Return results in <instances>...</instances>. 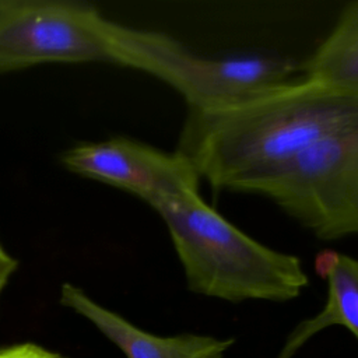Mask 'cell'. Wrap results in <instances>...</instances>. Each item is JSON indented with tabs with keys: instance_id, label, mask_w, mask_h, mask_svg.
I'll return each mask as SVG.
<instances>
[{
	"instance_id": "cell-1",
	"label": "cell",
	"mask_w": 358,
	"mask_h": 358,
	"mask_svg": "<svg viewBox=\"0 0 358 358\" xmlns=\"http://www.w3.org/2000/svg\"><path fill=\"white\" fill-rule=\"evenodd\" d=\"M358 124V96L296 78L249 99L187 110L175 152L215 190L231 192L316 140Z\"/></svg>"
},
{
	"instance_id": "cell-2",
	"label": "cell",
	"mask_w": 358,
	"mask_h": 358,
	"mask_svg": "<svg viewBox=\"0 0 358 358\" xmlns=\"http://www.w3.org/2000/svg\"><path fill=\"white\" fill-rule=\"evenodd\" d=\"M151 207L166 225L192 292L228 302H285L309 282L298 256L255 241L199 192L166 196Z\"/></svg>"
},
{
	"instance_id": "cell-3",
	"label": "cell",
	"mask_w": 358,
	"mask_h": 358,
	"mask_svg": "<svg viewBox=\"0 0 358 358\" xmlns=\"http://www.w3.org/2000/svg\"><path fill=\"white\" fill-rule=\"evenodd\" d=\"M99 27L113 64L136 69L166 83L189 110L232 105L298 78V66L274 56L204 57L175 38L101 17Z\"/></svg>"
},
{
	"instance_id": "cell-4",
	"label": "cell",
	"mask_w": 358,
	"mask_h": 358,
	"mask_svg": "<svg viewBox=\"0 0 358 358\" xmlns=\"http://www.w3.org/2000/svg\"><path fill=\"white\" fill-rule=\"evenodd\" d=\"M231 192L260 194L322 241L358 232V124L333 131Z\"/></svg>"
},
{
	"instance_id": "cell-5",
	"label": "cell",
	"mask_w": 358,
	"mask_h": 358,
	"mask_svg": "<svg viewBox=\"0 0 358 358\" xmlns=\"http://www.w3.org/2000/svg\"><path fill=\"white\" fill-rule=\"evenodd\" d=\"M102 14L77 0H0V74L46 63H112Z\"/></svg>"
},
{
	"instance_id": "cell-6",
	"label": "cell",
	"mask_w": 358,
	"mask_h": 358,
	"mask_svg": "<svg viewBox=\"0 0 358 358\" xmlns=\"http://www.w3.org/2000/svg\"><path fill=\"white\" fill-rule=\"evenodd\" d=\"M62 165L83 178L129 192L150 206L183 192H199L200 178L178 152H165L124 136L76 144Z\"/></svg>"
},
{
	"instance_id": "cell-7",
	"label": "cell",
	"mask_w": 358,
	"mask_h": 358,
	"mask_svg": "<svg viewBox=\"0 0 358 358\" xmlns=\"http://www.w3.org/2000/svg\"><path fill=\"white\" fill-rule=\"evenodd\" d=\"M59 302L92 323L127 358H224L234 338L203 334L155 336L94 301L80 287L63 282Z\"/></svg>"
},
{
	"instance_id": "cell-8",
	"label": "cell",
	"mask_w": 358,
	"mask_h": 358,
	"mask_svg": "<svg viewBox=\"0 0 358 358\" xmlns=\"http://www.w3.org/2000/svg\"><path fill=\"white\" fill-rule=\"evenodd\" d=\"M316 271L327 281V298L323 309L301 322L288 336L281 352L291 358L312 336L330 326H343L358 337V262L333 250L316 256Z\"/></svg>"
},
{
	"instance_id": "cell-9",
	"label": "cell",
	"mask_w": 358,
	"mask_h": 358,
	"mask_svg": "<svg viewBox=\"0 0 358 358\" xmlns=\"http://www.w3.org/2000/svg\"><path fill=\"white\" fill-rule=\"evenodd\" d=\"M298 78L340 95L358 96L357 0L344 6L327 38L298 66Z\"/></svg>"
},
{
	"instance_id": "cell-10",
	"label": "cell",
	"mask_w": 358,
	"mask_h": 358,
	"mask_svg": "<svg viewBox=\"0 0 358 358\" xmlns=\"http://www.w3.org/2000/svg\"><path fill=\"white\" fill-rule=\"evenodd\" d=\"M0 358H66L35 343H18L0 347Z\"/></svg>"
},
{
	"instance_id": "cell-11",
	"label": "cell",
	"mask_w": 358,
	"mask_h": 358,
	"mask_svg": "<svg viewBox=\"0 0 358 358\" xmlns=\"http://www.w3.org/2000/svg\"><path fill=\"white\" fill-rule=\"evenodd\" d=\"M18 268V260L0 242V295Z\"/></svg>"
},
{
	"instance_id": "cell-12",
	"label": "cell",
	"mask_w": 358,
	"mask_h": 358,
	"mask_svg": "<svg viewBox=\"0 0 358 358\" xmlns=\"http://www.w3.org/2000/svg\"><path fill=\"white\" fill-rule=\"evenodd\" d=\"M278 358H287V357H285V355H282V354H281V352H280V355H278Z\"/></svg>"
}]
</instances>
